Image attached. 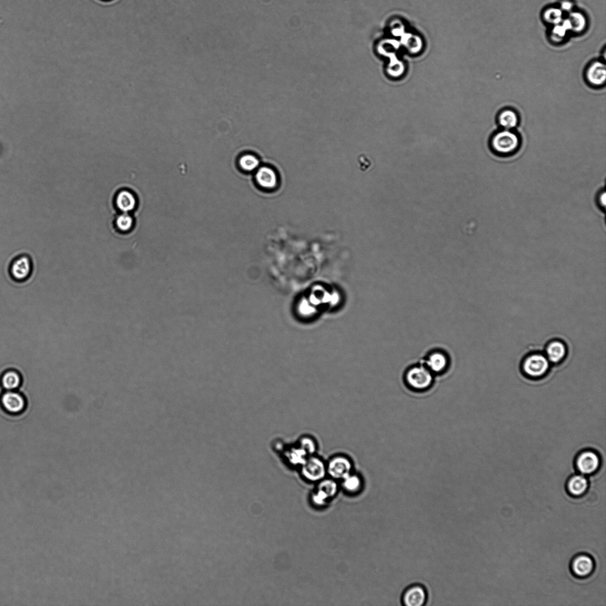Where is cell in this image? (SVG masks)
<instances>
[{
	"label": "cell",
	"mask_w": 606,
	"mask_h": 606,
	"mask_svg": "<svg viewBox=\"0 0 606 606\" xmlns=\"http://www.w3.org/2000/svg\"><path fill=\"white\" fill-rule=\"evenodd\" d=\"M406 381L412 389L424 391L432 385L433 374L424 365L415 366L407 371Z\"/></svg>",
	"instance_id": "cell-4"
},
{
	"label": "cell",
	"mask_w": 606,
	"mask_h": 606,
	"mask_svg": "<svg viewBox=\"0 0 606 606\" xmlns=\"http://www.w3.org/2000/svg\"><path fill=\"white\" fill-rule=\"evenodd\" d=\"M338 485L336 480L332 478H324L318 482L316 491L312 495V500L317 506H323L329 498L333 497L338 491Z\"/></svg>",
	"instance_id": "cell-7"
},
{
	"label": "cell",
	"mask_w": 606,
	"mask_h": 606,
	"mask_svg": "<svg viewBox=\"0 0 606 606\" xmlns=\"http://www.w3.org/2000/svg\"><path fill=\"white\" fill-rule=\"evenodd\" d=\"M21 384V376L19 373L14 370H9L2 375L1 385L7 391L16 390Z\"/></svg>",
	"instance_id": "cell-22"
},
{
	"label": "cell",
	"mask_w": 606,
	"mask_h": 606,
	"mask_svg": "<svg viewBox=\"0 0 606 606\" xmlns=\"http://www.w3.org/2000/svg\"><path fill=\"white\" fill-rule=\"evenodd\" d=\"M574 5L571 2L568 1H564L561 2L560 9L564 12V13H570L572 11Z\"/></svg>",
	"instance_id": "cell-28"
},
{
	"label": "cell",
	"mask_w": 606,
	"mask_h": 606,
	"mask_svg": "<svg viewBox=\"0 0 606 606\" xmlns=\"http://www.w3.org/2000/svg\"><path fill=\"white\" fill-rule=\"evenodd\" d=\"M342 485L346 491L350 492H357L363 486V480L360 476L353 472L341 480Z\"/></svg>",
	"instance_id": "cell-23"
},
{
	"label": "cell",
	"mask_w": 606,
	"mask_h": 606,
	"mask_svg": "<svg viewBox=\"0 0 606 606\" xmlns=\"http://www.w3.org/2000/svg\"><path fill=\"white\" fill-rule=\"evenodd\" d=\"M303 479L311 483H318L327 476L326 459L319 454L308 456L299 468Z\"/></svg>",
	"instance_id": "cell-3"
},
{
	"label": "cell",
	"mask_w": 606,
	"mask_h": 606,
	"mask_svg": "<svg viewBox=\"0 0 606 606\" xmlns=\"http://www.w3.org/2000/svg\"><path fill=\"white\" fill-rule=\"evenodd\" d=\"M133 220L129 214L124 213L119 216L116 220V225L121 232H127L132 228Z\"/></svg>",
	"instance_id": "cell-27"
},
{
	"label": "cell",
	"mask_w": 606,
	"mask_h": 606,
	"mask_svg": "<svg viewBox=\"0 0 606 606\" xmlns=\"http://www.w3.org/2000/svg\"><path fill=\"white\" fill-rule=\"evenodd\" d=\"M32 271V263L30 257L21 255L15 259L10 267V274L13 279L23 281L30 277Z\"/></svg>",
	"instance_id": "cell-11"
},
{
	"label": "cell",
	"mask_w": 606,
	"mask_h": 606,
	"mask_svg": "<svg viewBox=\"0 0 606 606\" xmlns=\"http://www.w3.org/2000/svg\"><path fill=\"white\" fill-rule=\"evenodd\" d=\"M278 454L280 455L281 460H283L288 466L298 469L304 464L308 457L307 453L295 442L291 444L285 443Z\"/></svg>",
	"instance_id": "cell-6"
},
{
	"label": "cell",
	"mask_w": 606,
	"mask_h": 606,
	"mask_svg": "<svg viewBox=\"0 0 606 606\" xmlns=\"http://www.w3.org/2000/svg\"><path fill=\"white\" fill-rule=\"evenodd\" d=\"M564 18V12L561 9L556 7L547 8L543 15L545 22L550 26L561 23Z\"/></svg>",
	"instance_id": "cell-24"
},
{
	"label": "cell",
	"mask_w": 606,
	"mask_h": 606,
	"mask_svg": "<svg viewBox=\"0 0 606 606\" xmlns=\"http://www.w3.org/2000/svg\"><path fill=\"white\" fill-rule=\"evenodd\" d=\"M571 568L575 576L586 578L592 573L595 568V562L592 557L587 554H579L572 560Z\"/></svg>",
	"instance_id": "cell-12"
},
{
	"label": "cell",
	"mask_w": 606,
	"mask_h": 606,
	"mask_svg": "<svg viewBox=\"0 0 606 606\" xmlns=\"http://www.w3.org/2000/svg\"><path fill=\"white\" fill-rule=\"evenodd\" d=\"M308 456L319 454V443L316 437L310 434H303L295 442Z\"/></svg>",
	"instance_id": "cell-18"
},
{
	"label": "cell",
	"mask_w": 606,
	"mask_h": 606,
	"mask_svg": "<svg viewBox=\"0 0 606 606\" xmlns=\"http://www.w3.org/2000/svg\"><path fill=\"white\" fill-rule=\"evenodd\" d=\"M427 593L424 586L415 584L407 589L402 596L403 604L406 606H422L426 604Z\"/></svg>",
	"instance_id": "cell-10"
},
{
	"label": "cell",
	"mask_w": 606,
	"mask_h": 606,
	"mask_svg": "<svg viewBox=\"0 0 606 606\" xmlns=\"http://www.w3.org/2000/svg\"><path fill=\"white\" fill-rule=\"evenodd\" d=\"M497 122L502 129L513 130L519 124V116L515 110L504 109L498 113Z\"/></svg>",
	"instance_id": "cell-17"
},
{
	"label": "cell",
	"mask_w": 606,
	"mask_h": 606,
	"mask_svg": "<svg viewBox=\"0 0 606 606\" xmlns=\"http://www.w3.org/2000/svg\"><path fill=\"white\" fill-rule=\"evenodd\" d=\"M598 201L600 206H602V207H605L606 201L605 191L602 192L599 194Z\"/></svg>",
	"instance_id": "cell-29"
},
{
	"label": "cell",
	"mask_w": 606,
	"mask_h": 606,
	"mask_svg": "<svg viewBox=\"0 0 606 606\" xmlns=\"http://www.w3.org/2000/svg\"><path fill=\"white\" fill-rule=\"evenodd\" d=\"M570 32L581 33L585 30L587 26V17L579 11H572L567 17Z\"/></svg>",
	"instance_id": "cell-20"
},
{
	"label": "cell",
	"mask_w": 606,
	"mask_h": 606,
	"mask_svg": "<svg viewBox=\"0 0 606 606\" xmlns=\"http://www.w3.org/2000/svg\"><path fill=\"white\" fill-rule=\"evenodd\" d=\"M549 361L542 354H532L526 358L523 364V371L530 377L540 378L548 371Z\"/></svg>",
	"instance_id": "cell-5"
},
{
	"label": "cell",
	"mask_w": 606,
	"mask_h": 606,
	"mask_svg": "<svg viewBox=\"0 0 606 606\" xmlns=\"http://www.w3.org/2000/svg\"><path fill=\"white\" fill-rule=\"evenodd\" d=\"M449 363L448 356L443 351H435L427 356L425 361V366L432 374H440L448 368Z\"/></svg>",
	"instance_id": "cell-14"
},
{
	"label": "cell",
	"mask_w": 606,
	"mask_h": 606,
	"mask_svg": "<svg viewBox=\"0 0 606 606\" xmlns=\"http://www.w3.org/2000/svg\"><path fill=\"white\" fill-rule=\"evenodd\" d=\"M601 465V460L596 452L586 451L578 456L576 467L583 475H590L596 472Z\"/></svg>",
	"instance_id": "cell-9"
},
{
	"label": "cell",
	"mask_w": 606,
	"mask_h": 606,
	"mask_svg": "<svg viewBox=\"0 0 606 606\" xmlns=\"http://www.w3.org/2000/svg\"><path fill=\"white\" fill-rule=\"evenodd\" d=\"M569 32L570 31L567 27L563 24L562 21L561 23L552 26L549 31L550 39L556 43L562 42L563 40L565 39Z\"/></svg>",
	"instance_id": "cell-25"
},
{
	"label": "cell",
	"mask_w": 606,
	"mask_h": 606,
	"mask_svg": "<svg viewBox=\"0 0 606 606\" xmlns=\"http://www.w3.org/2000/svg\"><path fill=\"white\" fill-rule=\"evenodd\" d=\"M520 146V139L513 130L502 129L493 134L490 147L495 154L509 156L515 154Z\"/></svg>",
	"instance_id": "cell-1"
},
{
	"label": "cell",
	"mask_w": 606,
	"mask_h": 606,
	"mask_svg": "<svg viewBox=\"0 0 606 606\" xmlns=\"http://www.w3.org/2000/svg\"><path fill=\"white\" fill-rule=\"evenodd\" d=\"M585 77L587 82L595 87H600L605 85L606 79V68L605 64L600 61H594L587 67Z\"/></svg>",
	"instance_id": "cell-13"
},
{
	"label": "cell",
	"mask_w": 606,
	"mask_h": 606,
	"mask_svg": "<svg viewBox=\"0 0 606 606\" xmlns=\"http://www.w3.org/2000/svg\"><path fill=\"white\" fill-rule=\"evenodd\" d=\"M567 353L565 346L562 342L555 341L550 342L546 348L547 360L553 364L561 362Z\"/></svg>",
	"instance_id": "cell-19"
},
{
	"label": "cell",
	"mask_w": 606,
	"mask_h": 606,
	"mask_svg": "<svg viewBox=\"0 0 606 606\" xmlns=\"http://www.w3.org/2000/svg\"><path fill=\"white\" fill-rule=\"evenodd\" d=\"M102 1H112V0H102Z\"/></svg>",
	"instance_id": "cell-30"
},
{
	"label": "cell",
	"mask_w": 606,
	"mask_h": 606,
	"mask_svg": "<svg viewBox=\"0 0 606 606\" xmlns=\"http://www.w3.org/2000/svg\"><path fill=\"white\" fill-rule=\"evenodd\" d=\"M0 401L3 409L10 414H20L26 409L25 398L15 390L7 391L3 393Z\"/></svg>",
	"instance_id": "cell-8"
},
{
	"label": "cell",
	"mask_w": 606,
	"mask_h": 606,
	"mask_svg": "<svg viewBox=\"0 0 606 606\" xmlns=\"http://www.w3.org/2000/svg\"><path fill=\"white\" fill-rule=\"evenodd\" d=\"M116 204L122 212L124 213L131 212L136 206L135 197L129 191H122L119 192L116 198Z\"/></svg>",
	"instance_id": "cell-21"
},
{
	"label": "cell",
	"mask_w": 606,
	"mask_h": 606,
	"mask_svg": "<svg viewBox=\"0 0 606 606\" xmlns=\"http://www.w3.org/2000/svg\"><path fill=\"white\" fill-rule=\"evenodd\" d=\"M259 164L258 159L252 155H244L240 160V165L242 169L247 172L255 170L258 167Z\"/></svg>",
	"instance_id": "cell-26"
},
{
	"label": "cell",
	"mask_w": 606,
	"mask_h": 606,
	"mask_svg": "<svg viewBox=\"0 0 606 606\" xmlns=\"http://www.w3.org/2000/svg\"><path fill=\"white\" fill-rule=\"evenodd\" d=\"M588 488V480L583 474L572 476L567 483L568 493L575 497L582 496L586 493Z\"/></svg>",
	"instance_id": "cell-15"
},
{
	"label": "cell",
	"mask_w": 606,
	"mask_h": 606,
	"mask_svg": "<svg viewBox=\"0 0 606 606\" xmlns=\"http://www.w3.org/2000/svg\"><path fill=\"white\" fill-rule=\"evenodd\" d=\"M327 474L330 478L341 480L353 472V459L344 452H336L326 459Z\"/></svg>",
	"instance_id": "cell-2"
},
{
	"label": "cell",
	"mask_w": 606,
	"mask_h": 606,
	"mask_svg": "<svg viewBox=\"0 0 606 606\" xmlns=\"http://www.w3.org/2000/svg\"><path fill=\"white\" fill-rule=\"evenodd\" d=\"M256 180L261 187L273 189L278 183V177L275 171L267 167L259 168L256 174Z\"/></svg>",
	"instance_id": "cell-16"
}]
</instances>
